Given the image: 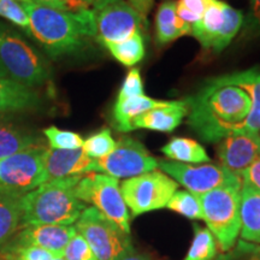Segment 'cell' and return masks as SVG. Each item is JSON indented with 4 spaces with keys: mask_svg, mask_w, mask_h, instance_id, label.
Wrapping results in <instances>:
<instances>
[{
    "mask_svg": "<svg viewBox=\"0 0 260 260\" xmlns=\"http://www.w3.org/2000/svg\"><path fill=\"white\" fill-rule=\"evenodd\" d=\"M188 124L206 142H218L240 132L251 111V98L239 87L212 79L186 100Z\"/></svg>",
    "mask_w": 260,
    "mask_h": 260,
    "instance_id": "cell-1",
    "label": "cell"
},
{
    "mask_svg": "<svg viewBox=\"0 0 260 260\" xmlns=\"http://www.w3.org/2000/svg\"><path fill=\"white\" fill-rule=\"evenodd\" d=\"M22 8L29 18V34L44 48L48 57L77 53L96 37L95 12L90 9L59 11L24 0Z\"/></svg>",
    "mask_w": 260,
    "mask_h": 260,
    "instance_id": "cell-2",
    "label": "cell"
},
{
    "mask_svg": "<svg viewBox=\"0 0 260 260\" xmlns=\"http://www.w3.org/2000/svg\"><path fill=\"white\" fill-rule=\"evenodd\" d=\"M82 177L71 176L51 180L21 198L22 225H73L79 219L86 204L75 193Z\"/></svg>",
    "mask_w": 260,
    "mask_h": 260,
    "instance_id": "cell-3",
    "label": "cell"
},
{
    "mask_svg": "<svg viewBox=\"0 0 260 260\" xmlns=\"http://www.w3.org/2000/svg\"><path fill=\"white\" fill-rule=\"evenodd\" d=\"M0 74L29 88L51 79V67L16 29L0 22Z\"/></svg>",
    "mask_w": 260,
    "mask_h": 260,
    "instance_id": "cell-4",
    "label": "cell"
},
{
    "mask_svg": "<svg viewBox=\"0 0 260 260\" xmlns=\"http://www.w3.org/2000/svg\"><path fill=\"white\" fill-rule=\"evenodd\" d=\"M204 220L223 253L232 251L241 232V187H222L198 195Z\"/></svg>",
    "mask_w": 260,
    "mask_h": 260,
    "instance_id": "cell-5",
    "label": "cell"
},
{
    "mask_svg": "<svg viewBox=\"0 0 260 260\" xmlns=\"http://www.w3.org/2000/svg\"><path fill=\"white\" fill-rule=\"evenodd\" d=\"M47 147L38 144L0 160V190L22 198L47 182Z\"/></svg>",
    "mask_w": 260,
    "mask_h": 260,
    "instance_id": "cell-6",
    "label": "cell"
},
{
    "mask_svg": "<svg viewBox=\"0 0 260 260\" xmlns=\"http://www.w3.org/2000/svg\"><path fill=\"white\" fill-rule=\"evenodd\" d=\"M75 229L88 242L98 260H118L134 248L130 234L123 232L93 206L82 211Z\"/></svg>",
    "mask_w": 260,
    "mask_h": 260,
    "instance_id": "cell-7",
    "label": "cell"
},
{
    "mask_svg": "<svg viewBox=\"0 0 260 260\" xmlns=\"http://www.w3.org/2000/svg\"><path fill=\"white\" fill-rule=\"evenodd\" d=\"M76 197L84 204H92L106 218L117 224L123 232L130 234L128 207L117 178L105 174L90 172L81 177L75 188Z\"/></svg>",
    "mask_w": 260,
    "mask_h": 260,
    "instance_id": "cell-8",
    "label": "cell"
},
{
    "mask_svg": "<svg viewBox=\"0 0 260 260\" xmlns=\"http://www.w3.org/2000/svg\"><path fill=\"white\" fill-rule=\"evenodd\" d=\"M177 188L178 183L174 178L162 171L153 170L126 178L123 181L121 191L126 207L136 217L167 207Z\"/></svg>",
    "mask_w": 260,
    "mask_h": 260,
    "instance_id": "cell-9",
    "label": "cell"
},
{
    "mask_svg": "<svg viewBox=\"0 0 260 260\" xmlns=\"http://www.w3.org/2000/svg\"><path fill=\"white\" fill-rule=\"evenodd\" d=\"M243 14L222 0H212L190 34L205 50L223 51L242 28Z\"/></svg>",
    "mask_w": 260,
    "mask_h": 260,
    "instance_id": "cell-10",
    "label": "cell"
},
{
    "mask_svg": "<svg viewBox=\"0 0 260 260\" xmlns=\"http://www.w3.org/2000/svg\"><path fill=\"white\" fill-rule=\"evenodd\" d=\"M158 168L177 183L195 195H201L222 187H242L241 177L220 165L183 164L158 159Z\"/></svg>",
    "mask_w": 260,
    "mask_h": 260,
    "instance_id": "cell-11",
    "label": "cell"
},
{
    "mask_svg": "<svg viewBox=\"0 0 260 260\" xmlns=\"http://www.w3.org/2000/svg\"><path fill=\"white\" fill-rule=\"evenodd\" d=\"M157 168L158 159L149 154L144 144L130 136L119 139L106 157L94 159V172H103L117 180L139 176Z\"/></svg>",
    "mask_w": 260,
    "mask_h": 260,
    "instance_id": "cell-12",
    "label": "cell"
},
{
    "mask_svg": "<svg viewBox=\"0 0 260 260\" xmlns=\"http://www.w3.org/2000/svg\"><path fill=\"white\" fill-rule=\"evenodd\" d=\"M95 12L96 39L100 44L121 42L136 34L142 32L148 25L142 16L126 0L110 3Z\"/></svg>",
    "mask_w": 260,
    "mask_h": 260,
    "instance_id": "cell-13",
    "label": "cell"
},
{
    "mask_svg": "<svg viewBox=\"0 0 260 260\" xmlns=\"http://www.w3.org/2000/svg\"><path fill=\"white\" fill-rule=\"evenodd\" d=\"M220 167L241 177L253 161L260 157V134L241 132L224 138L217 146Z\"/></svg>",
    "mask_w": 260,
    "mask_h": 260,
    "instance_id": "cell-14",
    "label": "cell"
},
{
    "mask_svg": "<svg viewBox=\"0 0 260 260\" xmlns=\"http://www.w3.org/2000/svg\"><path fill=\"white\" fill-rule=\"evenodd\" d=\"M73 225H56V224H41L29 225L19 233L16 243L40 247L53 253L54 255H63L64 248L73 237L76 235Z\"/></svg>",
    "mask_w": 260,
    "mask_h": 260,
    "instance_id": "cell-15",
    "label": "cell"
},
{
    "mask_svg": "<svg viewBox=\"0 0 260 260\" xmlns=\"http://www.w3.org/2000/svg\"><path fill=\"white\" fill-rule=\"evenodd\" d=\"M47 181L94 172V159L89 158L82 148L47 149L45 158Z\"/></svg>",
    "mask_w": 260,
    "mask_h": 260,
    "instance_id": "cell-16",
    "label": "cell"
},
{
    "mask_svg": "<svg viewBox=\"0 0 260 260\" xmlns=\"http://www.w3.org/2000/svg\"><path fill=\"white\" fill-rule=\"evenodd\" d=\"M219 82L239 87L251 98V111L240 125V132H260V70L258 68L216 77Z\"/></svg>",
    "mask_w": 260,
    "mask_h": 260,
    "instance_id": "cell-17",
    "label": "cell"
},
{
    "mask_svg": "<svg viewBox=\"0 0 260 260\" xmlns=\"http://www.w3.org/2000/svg\"><path fill=\"white\" fill-rule=\"evenodd\" d=\"M40 104V96L34 89L0 74V116L31 111Z\"/></svg>",
    "mask_w": 260,
    "mask_h": 260,
    "instance_id": "cell-18",
    "label": "cell"
},
{
    "mask_svg": "<svg viewBox=\"0 0 260 260\" xmlns=\"http://www.w3.org/2000/svg\"><path fill=\"white\" fill-rule=\"evenodd\" d=\"M188 115V105L184 102H174L171 106L145 112L133 119L130 129H148L153 132L171 133Z\"/></svg>",
    "mask_w": 260,
    "mask_h": 260,
    "instance_id": "cell-19",
    "label": "cell"
},
{
    "mask_svg": "<svg viewBox=\"0 0 260 260\" xmlns=\"http://www.w3.org/2000/svg\"><path fill=\"white\" fill-rule=\"evenodd\" d=\"M172 104L174 102L152 99V98L146 95L130 98L126 100H117L112 111L113 124L119 132H132L130 124L136 117L145 112L152 111V110L171 106Z\"/></svg>",
    "mask_w": 260,
    "mask_h": 260,
    "instance_id": "cell-20",
    "label": "cell"
},
{
    "mask_svg": "<svg viewBox=\"0 0 260 260\" xmlns=\"http://www.w3.org/2000/svg\"><path fill=\"white\" fill-rule=\"evenodd\" d=\"M241 239L243 241L260 245V191L242 184L240 201Z\"/></svg>",
    "mask_w": 260,
    "mask_h": 260,
    "instance_id": "cell-21",
    "label": "cell"
},
{
    "mask_svg": "<svg viewBox=\"0 0 260 260\" xmlns=\"http://www.w3.org/2000/svg\"><path fill=\"white\" fill-rule=\"evenodd\" d=\"M191 25L182 21L176 14V2L167 0L159 5L155 16V38L159 45H165L190 34Z\"/></svg>",
    "mask_w": 260,
    "mask_h": 260,
    "instance_id": "cell-22",
    "label": "cell"
},
{
    "mask_svg": "<svg viewBox=\"0 0 260 260\" xmlns=\"http://www.w3.org/2000/svg\"><path fill=\"white\" fill-rule=\"evenodd\" d=\"M38 144H42L39 136L6 116H0V160Z\"/></svg>",
    "mask_w": 260,
    "mask_h": 260,
    "instance_id": "cell-23",
    "label": "cell"
},
{
    "mask_svg": "<svg viewBox=\"0 0 260 260\" xmlns=\"http://www.w3.org/2000/svg\"><path fill=\"white\" fill-rule=\"evenodd\" d=\"M161 152L169 159L183 164H204L211 158L199 142L189 138H174L162 146Z\"/></svg>",
    "mask_w": 260,
    "mask_h": 260,
    "instance_id": "cell-24",
    "label": "cell"
},
{
    "mask_svg": "<svg viewBox=\"0 0 260 260\" xmlns=\"http://www.w3.org/2000/svg\"><path fill=\"white\" fill-rule=\"evenodd\" d=\"M21 217V198L0 190V248L16 233Z\"/></svg>",
    "mask_w": 260,
    "mask_h": 260,
    "instance_id": "cell-25",
    "label": "cell"
},
{
    "mask_svg": "<svg viewBox=\"0 0 260 260\" xmlns=\"http://www.w3.org/2000/svg\"><path fill=\"white\" fill-rule=\"evenodd\" d=\"M112 57L124 67H133L142 60L145 57V40L142 32L136 34L121 42H111L104 45Z\"/></svg>",
    "mask_w": 260,
    "mask_h": 260,
    "instance_id": "cell-26",
    "label": "cell"
},
{
    "mask_svg": "<svg viewBox=\"0 0 260 260\" xmlns=\"http://www.w3.org/2000/svg\"><path fill=\"white\" fill-rule=\"evenodd\" d=\"M218 246L207 228L194 225V237L183 260H216Z\"/></svg>",
    "mask_w": 260,
    "mask_h": 260,
    "instance_id": "cell-27",
    "label": "cell"
},
{
    "mask_svg": "<svg viewBox=\"0 0 260 260\" xmlns=\"http://www.w3.org/2000/svg\"><path fill=\"white\" fill-rule=\"evenodd\" d=\"M167 207L189 219L204 220L199 197L188 190H176L169 201Z\"/></svg>",
    "mask_w": 260,
    "mask_h": 260,
    "instance_id": "cell-28",
    "label": "cell"
},
{
    "mask_svg": "<svg viewBox=\"0 0 260 260\" xmlns=\"http://www.w3.org/2000/svg\"><path fill=\"white\" fill-rule=\"evenodd\" d=\"M116 147V141L112 138L111 130L102 129L83 140V152L92 159H100L110 154Z\"/></svg>",
    "mask_w": 260,
    "mask_h": 260,
    "instance_id": "cell-29",
    "label": "cell"
},
{
    "mask_svg": "<svg viewBox=\"0 0 260 260\" xmlns=\"http://www.w3.org/2000/svg\"><path fill=\"white\" fill-rule=\"evenodd\" d=\"M51 149H77L82 148V136L70 130H63L57 126H48L44 129Z\"/></svg>",
    "mask_w": 260,
    "mask_h": 260,
    "instance_id": "cell-30",
    "label": "cell"
},
{
    "mask_svg": "<svg viewBox=\"0 0 260 260\" xmlns=\"http://www.w3.org/2000/svg\"><path fill=\"white\" fill-rule=\"evenodd\" d=\"M212 0H178L176 14L182 21L194 25L200 21Z\"/></svg>",
    "mask_w": 260,
    "mask_h": 260,
    "instance_id": "cell-31",
    "label": "cell"
},
{
    "mask_svg": "<svg viewBox=\"0 0 260 260\" xmlns=\"http://www.w3.org/2000/svg\"><path fill=\"white\" fill-rule=\"evenodd\" d=\"M0 17L22 28L29 34V18L22 5L16 0H0Z\"/></svg>",
    "mask_w": 260,
    "mask_h": 260,
    "instance_id": "cell-32",
    "label": "cell"
},
{
    "mask_svg": "<svg viewBox=\"0 0 260 260\" xmlns=\"http://www.w3.org/2000/svg\"><path fill=\"white\" fill-rule=\"evenodd\" d=\"M61 256L65 260H98L88 242L79 233L70 240Z\"/></svg>",
    "mask_w": 260,
    "mask_h": 260,
    "instance_id": "cell-33",
    "label": "cell"
},
{
    "mask_svg": "<svg viewBox=\"0 0 260 260\" xmlns=\"http://www.w3.org/2000/svg\"><path fill=\"white\" fill-rule=\"evenodd\" d=\"M144 95V82L139 69H132L126 75L121 89L118 92L117 100H126L130 98Z\"/></svg>",
    "mask_w": 260,
    "mask_h": 260,
    "instance_id": "cell-34",
    "label": "cell"
},
{
    "mask_svg": "<svg viewBox=\"0 0 260 260\" xmlns=\"http://www.w3.org/2000/svg\"><path fill=\"white\" fill-rule=\"evenodd\" d=\"M260 35V0H251L249 10L243 17L242 38H254Z\"/></svg>",
    "mask_w": 260,
    "mask_h": 260,
    "instance_id": "cell-35",
    "label": "cell"
},
{
    "mask_svg": "<svg viewBox=\"0 0 260 260\" xmlns=\"http://www.w3.org/2000/svg\"><path fill=\"white\" fill-rule=\"evenodd\" d=\"M222 260H260V245L240 241L235 248L220 255Z\"/></svg>",
    "mask_w": 260,
    "mask_h": 260,
    "instance_id": "cell-36",
    "label": "cell"
},
{
    "mask_svg": "<svg viewBox=\"0 0 260 260\" xmlns=\"http://www.w3.org/2000/svg\"><path fill=\"white\" fill-rule=\"evenodd\" d=\"M30 2L59 11H79L82 9H88V5L82 0H30Z\"/></svg>",
    "mask_w": 260,
    "mask_h": 260,
    "instance_id": "cell-37",
    "label": "cell"
},
{
    "mask_svg": "<svg viewBox=\"0 0 260 260\" xmlns=\"http://www.w3.org/2000/svg\"><path fill=\"white\" fill-rule=\"evenodd\" d=\"M242 184L260 191V157L252 162L241 175Z\"/></svg>",
    "mask_w": 260,
    "mask_h": 260,
    "instance_id": "cell-38",
    "label": "cell"
},
{
    "mask_svg": "<svg viewBox=\"0 0 260 260\" xmlns=\"http://www.w3.org/2000/svg\"><path fill=\"white\" fill-rule=\"evenodd\" d=\"M126 2L146 17L149 14V11H151L154 0H126Z\"/></svg>",
    "mask_w": 260,
    "mask_h": 260,
    "instance_id": "cell-39",
    "label": "cell"
},
{
    "mask_svg": "<svg viewBox=\"0 0 260 260\" xmlns=\"http://www.w3.org/2000/svg\"><path fill=\"white\" fill-rule=\"evenodd\" d=\"M118 260H152L148 255L144 254V253L136 252L134 248L130 249L125 254H123Z\"/></svg>",
    "mask_w": 260,
    "mask_h": 260,
    "instance_id": "cell-40",
    "label": "cell"
},
{
    "mask_svg": "<svg viewBox=\"0 0 260 260\" xmlns=\"http://www.w3.org/2000/svg\"><path fill=\"white\" fill-rule=\"evenodd\" d=\"M82 2L86 3L88 6H93V10H99L102 9L103 6L110 4V3L117 2V0H82Z\"/></svg>",
    "mask_w": 260,
    "mask_h": 260,
    "instance_id": "cell-41",
    "label": "cell"
},
{
    "mask_svg": "<svg viewBox=\"0 0 260 260\" xmlns=\"http://www.w3.org/2000/svg\"><path fill=\"white\" fill-rule=\"evenodd\" d=\"M52 260H65V259L63 258V256H54V258Z\"/></svg>",
    "mask_w": 260,
    "mask_h": 260,
    "instance_id": "cell-42",
    "label": "cell"
},
{
    "mask_svg": "<svg viewBox=\"0 0 260 260\" xmlns=\"http://www.w3.org/2000/svg\"><path fill=\"white\" fill-rule=\"evenodd\" d=\"M216 260H222V258H220V255L218 256V258H216Z\"/></svg>",
    "mask_w": 260,
    "mask_h": 260,
    "instance_id": "cell-43",
    "label": "cell"
},
{
    "mask_svg": "<svg viewBox=\"0 0 260 260\" xmlns=\"http://www.w3.org/2000/svg\"><path fill=\"white\" fill-rule=\"evenodd\" d=\"M21 2H24V0H21Z\"/></svg>",
    "mask_w": 260,
    "mask_h": 260,
    "instance_id": "cell-44",
    "label": "cell"
}]
</instances>
